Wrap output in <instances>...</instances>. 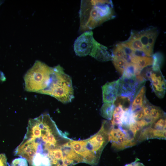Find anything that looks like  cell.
I'll use <instances>...</instances> for the list:
<instances>
[{"instance_id": "obj_2", "label": "cell", "mask_w": 166, "mask_h": 166, "mask_svg": "<svg viewBox=\"0 0 166 166\" xmlns=\"http://www.w3.org/2000/svg\"><path fill=\"white\" fill-rule=\"evenodd\" d=\"M81 33L91 31L115 15L111 0H81L79 11Z\"/></svg>"}, {"instance_id": "obj_12", "label": "cell", "mask_w": 166, "mask_h": 166, "mask_svg": "<svg viewBox=\"0 0 166 166\" xmlns=\"http://www.w3.org/2000/svg\"><path fill=\"white\" fill-rule=\"evenodd\" d=\"M166 139V129H159L150 125L143 128L137 138V142H140L151 139Z\"/></svg>"}, {"instance_id": "obj_3", "label": "cell", "mask_w": 166, "mask_h": 166, "mask_svg": "<svg viewBox=\"0 0 166 166\" xmlns=\"http://www.w3.org/2000/svg\"><path fill=\"white\" fill-rule=\"evenodd\" d=\"M42 94L51 96L63 103L71 102L74 98L71 78L60 65L53 67L50 83Z\"/></svg>"}, {"instance_id": "obj_6", "label": "cell", "mask_w": 166, "mask_h": 166, "mask_svg": "<svg viewBox=\"0 0 166 166\" xmlns=\"http://www.w3.org/2000/svg\"><path fill=\"white\" fill-rule=\"evenodd\" d=\"M109 141L112 147L118 151L132 147L138 142L129 130L121 127H111L109 133Z\"/></svg>"}, {"instance_id": "obj_14", "label": "cell", "mask_w": 166, "mask_h": 166, "mask_svg": "<svg viewBox=\"0 0 166 166\" xmlns=\"http://www.w3.org/2000/svg\"><path fill=\"white\" fill-rule=\"evenodd\" d=\"M123 42L128 45L133 51L142 52L146 56L144 48L138 37L137 31H131L128 39Z\"/></svg>"}, {"instance_id": "obj_24", "label": "cell", "mask_w": 166, "mask_h": 166, "mask_svg": "<svg viewBox=\"0 0 166 166\" xmlns=\"http://www.w3.org/2000/svg\"><path fill=\"white\" fill-rule=\"evenodd\" d=\"M153 62L152 69L153 70L160 69L163 61V57L162 53L159 52L155 53L152 55Z\"/></svg>"}, {"instance_id": "obj_4", "label": "cell", "mask_w": 166, "mask_h": 166, "mask_svg": "<svg viewBox=\"0 0 166 166\" xmlns=\"http://www.w3.org/2000/svg\"><path fill=\"white\" fill-rule=\"evenodd\" d=\"M53 71V67L36 61L24 77L25 90L42 94L50 83Z\"/></svg>"}, {"instance_id": "obj_8", "label": "cell", "mask_w": 166, "mask_h": 166, "mask_svg": "<svg viewBox=\"0 0 166 166\" xmlns=\"http://www.w3.org/2000/svg\"><path fill=\"white\" fill-rule=\"evenodd\" d=\"M95 40L91 30L83 33L74 43V50L76 55L81 57L89 55Z\"/></svg>"}, {"instance_id": "obj_26", "label": "cell", "mask_w": 166, "mask_h": 166, "mask_svg": "<svg viewBox=\"0 0 166 166\" xmlns=\"http://www.w3.org/2000/svg\"><path fill=\"white\" fill-rule=\"evenodd\" d=\"M11 166H28V164L26 159L21 157L14 160Z\"/></svg>"}, {"instance_id": "obj_7", "label": "cell", "mask_w": 166, "mask_h": 166, "mask_svg": "<svg viewBox=\"0 0 166 166\" xmlns=\"http://www.w3.org/2000/svg\"><path fill=\"white\" fill-rule=\"evenodd\" d=\"M118 80L119 96L128 97L132 101L143 86L146 80L140 74L130 78L121 77Z\"/></svg>"}, {"instance_id": "obj_16", "label": "cell", "mask_w": 166, "mask_h": 166, "mask_svg": "<svg viewBox=\"0 0 166 166\" xmlns=\"http://www.w3.org/2000/svg\"><path fill=\"white\" fill-rule=\"evenodd\" d=\"M136 121L134 112L132 111L130 108L124 111L121 117V127L122 128L128 129L131 125Z\"/></svg>"}, {"instance_id": "obj_10", "label": "cell", "mask_w": 166, "mask_h": 166, "mask_svg": "<svg viewBox=\"0 0 166 166\" xmlns=\"http://www.w3.org/2000/svg\"><path fill=\"white\" fill-rule=\"evenodd\" d=\"M153 91L159 98H163L166 92V81L160 69L150 71L148 79Z\"/></svg>"}, {"instance_id": "obj_29", "label": "cell", "mask_w": 166, "mask_h": 166, "mask_svg": "<svg viewBox=\"0 0 166 166\" xmlns=\"http://www.w3.org/2000/svg\"><path fill=\"white\" fill-rule=\"evenodd\" d=\"M6 77L4 73L0 70V81H3L6 80Z\"/></svg>"}, {"instance_id": "obj_27", "label": "cell", "mask_w": 166, "mask_h": 166, "mask_svg": "<svg viewBox=\"0 0 166 166\" xmlns=\"http://www.w3.org/2000/svg\"><path fill=\"white\" fill-rule=\"evenodd\" d=\"M0 166H7L6 158L4 154H0Z\"/></svg>"}, {"instance_id": "obj_30", "label": "cell", "mask_w": 166, "mask_h": 166, "mask_svg": "<svg viewBox=\"0 0 166 166\" xmlns=\"http://www.w3.org/2000/svg\"><path fill=\"white\" fill-rule=\"evenodd\" d=\"M2 2L0 1V6L2 4Z\"/></svg>"}, {"instance_id": "obj_22", "label": "cell", "mask_w": 166, "mask_h": 166, "mask_svg": "<svg viewBox=\"0 0 166 166\" xmlns=\"http://www.w3.org/2000/svg\"><path fill=\"white\" fill-rule=\"evenodd\" d=\"M165 117V112L160 107L152 105L150 117L152 123L160 118Z\"/></svg>"}, {"instance_id": "obj_28", "label": "cell", "mask_w": 166, "mask_h": 166, "mask_svg": "<svg viewBox=\"0 0 166 166\" xmlns=\"http://www.w3.org/2000/svg\"><path fill=\"white\" fill-rule=\"evenodd\" d=\"M138 159L135 161L125 165L124 166H145L143 163L137 161Z\"/></svg>"}, {"instance_id": "obj_17", "label": "cell", "mask_w": 166, "mask_h": 166, "mask_svg": "<svg viewBox=\"0 0 166 166\" xmlns=\"http://www.w3.org/2000/svg\"><path fill=\"white\" fill-rule=\"evenodd\" d=\"M130 62L136 64L143 70L145 67L152 65L153 59L152 57H151L134 55L131 57Z\"/></svg>"}, {"instance_id": "obj_18", "label": "cell", "mask_w": 166, "mask_h": 166, "mask_svg": "<svg viewBox=\"0 0 166 166\" xmlns=\"http://www.w3.org/2000/svg\"><path fill=\"white\" fill-rule=\"evenodd\" d=\"M142 69L136 64L128 62L126 65L122 77L130 78L140 74Z\"/></svg>"}, {"instance_id": "obj_23", "label": "cell", "mask_w": 166, "mask_h": 166, "mask_svg": "<svg viewBox=\"0 0 166 166\" xmlns=\"http://www.w3.org/2000/svg\"><path fill=\"white\" fill-rule=\"evenodd\" d=\"M146 29L148 38V44L150 47L153 49L156 39L158 34V31L156 28L150 27Z\"/></svg>"}, {"instance_id": "obj_25", "label": "cell", "mask_w": 166, "mask_h": 166, "mask_svg": "<svg viewBox=\"0 0 166 166\" xmlns=\"http://www.w3.org/2000/svg\"><path fill=\"white\" fill-rule=\"evenodd\" d=\"M150 126L152 127L157 129H165V117L161 118L158 119L156 121L152 124Z\"/></svg>"}, {"instance_id": "obj_15", "label": "cell", "mask_w": 166, "mask_h": 166, "mask_svg": "<svg viewBox=\"0 0 166 166\" xmlns=\"http://www.w3.org/2000/svg\"><path fill=\"white\" fill-rule=\"evenodd\" d=\"M145 87L143 86L140 89L133 100L130 108L133 112L141 109L143 106L146 99Z\"/></svg>"}, {"instance_id": "obj_20", "label": "cell", "mask_w": 166, "mask_h": 166, "mask_svg": "<svg viewBox=\"0 0 166 166\" xmlns=\"http://www.w3.org/2000/svg\"><path fill=\"white\" fill-rule=\"evenodd\" d=\"M115 107L113 103H104L100 109L101 115L107 120H111Z\"/></svg>"}, {"instance_id": "obj_5", "label": "cell", "mask_w": 166, "mask_h": 166, "mask_svg": "<svg viewBox=\"0 0 166 166\" xmlns=\"http://www.w3.org/2000/svg\"><path fill=\"white\" fill-rule=\"evenodd\" d=\"M111 122L104 121L99 131L91 137L85 140L86 148L100 160L102 152L109 141Z\"/></svg>"}, {"instance_id": "obj_19", "label": "cell", "mask_w": 166, "mask_h": 166, "mask_svg": "<svg viewBox=\"0 0 166 166\" xmlns=\"http://www.w3.org/2000/svg\"><path fill=\"white\" fill-rule=\"evenodd\" d=\"M124 111L122 106L121 105L115 106L112 119L111 124L113 127H121V117Z\"/></svg>"}, {"instance_id": "obj_13", "label": "cell", "mask_w": 166, "mask_h": 166, "mask_svg": "<svg viewBox=\"0 0 166 166\" xmlns=\"http://www.w3.org/2000/svg\"><path fill=\"white\" fill-rule=\"evenodd\" d=\"M89 55L101 61L112 60V55L109 51L108 48L96 40Z\"/></svg>"}, {"instance_id": "obj_11", "label": "cell", "mask_w": 166, "mask_h": 166, "mask_svg": "<svg viewBox=\"0 0 166 166\" xmlns=\"http://www.w3.org/2000/svg\"><path fill=\"white\" fill-rule=\"evenodd\" d=\"M102 89L104 103H114L119 96L118 80L106 83Z\"/></svg>"}, {"instance_id": "obj_21", "label": "cell", "mask_w": 166, "mask_h": 166, "mask_svg": "<svg viewBox=\"0 0 166 166\" xmlns=\"http://www.w3.org/2000/svg\"><path fill=\"white\" fill-rule=\"evenodd\" d=\"M112 60L115 69L121 75L123 74L128 62L124 58L112 57Z\"/></svg>"}, {"instance_id": "obj_1", "label": "cell", "mask_w": 166, "mask_h": 166, "mask_svg": "<svg viewBox=\"0 0 166 166\" xmlns=\"http://www.w3.org/2000/svg\"><path fill=\"white\" fill-rule=\"evenodd\" d=\"M26 129L14 153L26 159L30 166H47L49 156L71 140L59 130L48 114L30 119Z\"/></svg>"}, {"instance_id": "obj_9", "label": "cell", "mask_w": 166, "mask_h": 166, "mask_svg": "<svg viewBox=\"0 0 166 166\" xmlns=\"http://www.w3.org/2000/svg\"><path fill=\"white\" fill-rule=\"evenodd\" d=\"M69 144L76 153L83 159V163L92 165L97 164L99 160L87 149L85 140H71Z\"/></svg>"}]
</instances>
